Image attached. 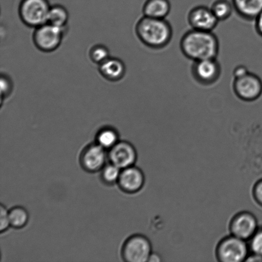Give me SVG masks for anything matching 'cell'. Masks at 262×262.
I'll list each match as a JSON object with an SVG mask.
<instances>
[{
    "mask_svg": "<svg viewBox=\"0 0 262 262\" xmlns=\"http://www.w3.org/2000/svg\"><path fill=\"white\" fill-rule=\"evenodd\" d=\"M121 169L112 163L104 166L102 169V179L106 184H114L119 181Z\"/></svg>",
    "mask_w": 262,
    "mask_h": 262,
    "instance_id": "21",
    "label": "cell"
},
{
    "mask_svg": "<svg viewBox=\"0 0 262 262\" xmlns=\"http://www.w3.org/2000/svg\"><path fill=\"white\" fill-rule=\"evenodd\" d=\"M110 161L114 165L123 169L132 166L136 159V152L134 146L127 141H120L110 148Z\"/></svg>",
    "mask_w": 262,
    "mask_h": 262,
    "instance_id": "11",
    "label": "cell"
},
{
    "mask_svg": "<svg viewBox=\"0 0 262 262\" xmlns=\"http://www.w3.org/2000/svg\"><path fill=\"white\" fill-rule=\"evenodd\" d=\"M69 16L68 11L65 7L61 5H55L51 7L47 23L65 29L68 23Z\"/></svg>",
    "mask_w": 262,
    "mask_h": 262,
    "instance_id": "17",
    "label": "cell"
},
{
    "mask_svg": "<svg viewBox=\"0 0 262 262\" xmlns=\"http://www.w3.org/2000/svg\"><path fill=\"white\" fill-rule=\"evenodd\" d=\"M233 90L236 96L243 101H255L262 94V81L258 76L248 73L241 78H235Z\"/></svg>",
    "mask_w": 262,
    "mask_h": 262,
    "instance_id": "6",
    "label": "cell"
},
{
    "mask_svg": "<svg viewBox=\"0 0 262 262\" xmlns=\"http://www.w3.org/2000/svg\"><path fill=\"white\" fill-rule=\"evenodd\" d=\"M65 29L46 23L36 28L33 33V42L38 50L43 52H52L60 46Z\"/></svg>",
    "mask_w": 262,
    "mask_h": 262,
    "instance_id": "4",
    "label": "cell"
},
{
    "mask_svg": "<svg viewBox=\"0 0 262 262\" xmlns=\"http://www.w3.org/2000/svg\"><path fill=\"white\" fill-rule=\"evenodd\" d=\"M136 32L144 45L154 49L165 47L173 35L171 26L165 19L145 15L137 23Z\"/></svg>",
    "mask_w": 262,
    "mask_h": 262,
    "instance_id": "2",
    "label": "cell"
},
{
    "mask_svg": "<svg viewBox=\"0 0 262 262\" xmlns=\"http://www.w3.org/2000/svg\"><path fill=\"white\" fill-rule=\"evenodd\" d=\"M251 248L255 255L262 256V230L258 231L253 236Z\"/></svg>",
    "mask_w": 262,
    "mask_h": 262,
    "instance_id": "23",
    "label": "cell"
},
{
    "mask_svg": "<svg viewBox=\"0 0 262 262\" xmlns=\"http://www.w3.org/2000/svg\"><path fill=\"white\" fill-rule=\"evenodd\" d=\"M233 8L241 16L256 19L262 12V0H232Z\"/></svg>",
    "mask_w": 262,
    "mask_h": 262,
    "instance_id": "15",
    "label": "cell"
},
{
    "mask_svg": "<svg viewBox=\"0 0 262 262\" xmlns=\"http://www.w3.org/2000/svg\"><path fill=\"white\" fill-rule=\"evenodd\" d=\"M159 260V257L158 256H156V255H151V254L150 258L148 259V261H158Z\"/></svg>",
    "mask_w": 262,
    "mask_h": 262,
    "instance_id": "29",
    "label": "cell"
},
{
    "mask_svg": "<svg viewBox=\"0 0 262 262\" xmlns=\"http://www.w3.org/2000/svg\"><path fill=\"white\" fill-rule=\"evenodd\" d=\"M210 9L220 21L227 19L232 15L233 6L228 0H217L213 4Z\"/></svg>",
    "mask_w": 262,
    "mask_h": 262,
    "instance_id": "19",
    "label": "cell"
},
{
    "mask_svg": "<svg viewBox=\"0 0 262 262\" xmlns=\"http://www.w3.org/2000/svg\"><path fill=\"white\" fill-rule=\"evenodd\" d=\"M50 9L48 0H23L19 12L25 25L37 28L47 23Z\"/></svg>",
    "mask_w": 262,
    "mask_h": 262,
    "instance_id": "3",
    "label": "cell"
},
{
    "mask_svg": "<svg viewBox=\"0 0 262 262\" xmlns=\"http://www.w3.org/2000/svg\"><path fill=\"white\" fill-rule=\"evenodd\" d=\"M218 254L225 262H240L245 260L248 248L245 241L237 237L226 238L220 244Z\"/></svg>",
    "mask_w": 262,
    "mask_h": 262,
    "instance_id": "7",
    "label": "cell"
},
{
    "mask_svg": "<svg viewBox=\"0 0 262 262\" xmlns=\"http://www.w3.org/2000/svg\"><path fill=\"white\" fill-rule=\"evenodd\" d=\"M10 225L15 228H21L27 224L28 213L25 208L15 207L9 211Z\"/></svg>",
    "mask_w": 262,
    "mask_h": 262,
    "instance_id": "20",
    "label": "cell"
},
{
    "mask_svg": "<svg viewBox=\"0 0 262 262\" xmlns=\"http://www.w3.org/2000/svg\"><path fill=\"white\" fill-rule=\"evenodd\" d=\"M188 21L192 29L212 32L219 20L210 8L198 6L190 11Z\"/></svg>",
    "mask_w": 262,
    "mask_h": 262,
    "instance_id": "9",
    "label": "cell"
},
{
    "mask_svg": "<svg viewBox=\"0 0 262 262\" xmlns=\"http://www.w3.org/2000/svg\"><path fill=\"white\" fill-rule=\"evenodd\" d=\"M170 10L169 0H147L144 5L143 12L146 17L165 19Z\"/></svg>",
    "mask_w": 262,
    "mask_h": 262,
    "instance_id": "16",
    "label": "cell"
},
{
    "mask_svg": "<svg viewBox=\"0 0 262 262\" xmlns=\"http://www.w3.org/2000/svg\"><path fill=\"white\" fill-rule=\"evenodd\" d=\"M120 188L128 193L140 191L144 184V176L140 169L130 166L122 169L119 181Z\"/></svg>",
    "mask_w": 262,
    "mask_h": 262,
    "instance_id": "12",
    "label": "cell"
},
{
    "mask_svg": "<svg viewBox=\"0 0 262 262\" xmlns=\"http://www.w3.org/2000/svg\"><path fill=\"white\" fill-rule=\"evenodd\" d=\"M10 225L9 211H8L4 205L0 206V231L4 232L9 228Z\"/></svg>",
    "mask_w": 262,
    "mask_h": 262,
    "instance_id": "25",
    "label": "cell"
},
{
    "mask_svg": "<svg viewBox=\"0 0 262 262\" xmlns=\"http://www.w3.org/2000/svg\"><path fill=\"white\" fill-rule=\"evenodd\" d=\"M192 73L195 79L200 83L204 84H212L220 78V65L215 58L194 61Z\"/></svg>",
    "mask_w": 262,
    "mask_h": 262,
    "instance_id": "8",
    "label": "cell"
},
{
    "mask_svg": "<svg viewBox=\"0 0 262 262\" xmlns=\"http://www.w3.org/2000/svg\"><path fill=\"white\" fill-rule=\"evenodd\" d=\"M89 56L91 60L98 65L110 58L108 49L103 45L94 46L90 51Z\"/></svg>",
    "mask_w": 262,
    "mask_h": 262,
    "instance_id": "22",
    "label": "cell"
},
{
    "mask_svg": "<svg viewBox=\"0 0 262 262\" xmlns=\"http://www.w3.org/2000/svg\"><path fill=\"white\" fill-rule=\"evenodd\" d=\"M256 227L257 223L255 217L248 213H243L233 220L232 230L235 237L245 240L253 237L256 233Z\"/></svg>",
    "mask_w": 262,
    "mask_h": 262,
    "instance_id": "13",
    "label": "cell"
},
{
    "mask_svg": "<svg viewBox=\"0 0 262 262\" xmlns=\"http://www.w3.org/2000/svg\"><path fill=\"white\" fill-rule=\"evenodd\" d=\"M1 97L2 99L7 98L11 94L13 84L11 79L6 75L2 74L1 76Z\"/></svg>",
    "mask_w": 262,
    "mask_h": 262,
    "instance_id": "24",
    "label": "cell"
},
{
    "mask_svg": "<svg viewBox=\"0 0 262 262\" xmlns=\"http://www.w3.org/2000/svg\"><path fill=\"white\" fill-rule=\"evenodd\" d=\"M122 253L125 261H147L151 255L150 243L143 236H132L124 243Z\"/></svg>",
    "mask_w": 262,
    "mask_h": 262,
    "instance_id": "5",
    "label": "cell"
},
{
    "mask_svg": "<svg viewBox=\"0 0 262 262\" xmlns=\"http://www.w3.org/2000/svg\"><path fill=\"white\" fill-rule=\"evenodd\" d=\"M106 149L99 144H92L86 146L81 153L80 162L84 170L96 172L101 170L106 163Z\"/></svg>",
    "mask_w": 262,
    "mask_h": 262,
    "instance_id": "10",
    "label": "cell"
},
{
    "mask_svg": "<svg viewBox=\"0 0 262 262\" xmlns=\"http://www.w3.org/2000/svg\"><path fill=\"white\" fill-rule=\"evenodd\" d=\"M181 48L186 57L196 61L216 58L219 42L212 32L192 29L185 33Z\"/></svg>",
    "mask_w": 262,
    "mask_h": 262,
    "instance_id": "1",
    "label": "cell"
},
{
    "mask_svg": "<svg viewBox=\"0 0 262 262\" xmlns=\"http://www.w3.org/2000/svg\"><path fill=\"white\" fill-rule=\"evenodd\" d=\"M248 73H250V72H249L247 68H246L245 66H240L235 68L233 74L234 78H238L246 75Z\"/></svg>",
    "mask_w": 262,
    "mask_h": 262,
    "instance_id": "26",
    "label": "cell"
},
{
    "mask_svg": "<svg viewBox=\"0 0 262 262\" xmlns=\"http://www.w3.org/2000/svg\"><path fill=\"white\" fill-rule=\"evenodd\" d=\"M125 64L120 59L109 58L99 65L100 74L105 79L111 81H117L121 79L125 74Z\"/></svg>",
    "mask_w": 262,
    "mask_h": 262,
    "instance_id": "14",
    "label": "cell"
},
{
    "mask_svg": "<svg viewBox=\"0 0 262 262\" xmlns=\"http://www.w3.org/2000/svg\"><path fill=\"white\" fill-rule=\"evenodd\" d=\"M119 140L117 131L112 128H104L97 136V142L105 149L112 148Z\"/></svg>",
    "mask_w": 262,
    "mask_h": 262,
    "instance_id": "18",
    "label": "cell"
},
{
    "mask_svg": "<svg viewBox=\"0 0 262 262\" xmlns=\"http://www.w3.org/2000/svg\"><path fill=\"white\" fill-rule=\"evenodd\" d=\"M256 200L262 205V181L259 182L255 187Z\"/></svg>",
    "mask_w": 262,
    "mask_h": 262,
    "instance_id": "27",
    "label": "cell"
},
{
    "mask_svg": "<svg viewBox=\"0 0 262 262\" xmlns=\"http://www.w3.org/2000/svg\"><path fill=\"white\" fill-rule=\"evenodd\" d=\"M256 29L258 33L262 37V12L261 14L256 17Z\"/></svg>",
    "mask_w": 262,
    "mask_h": 262,
    "instance_id": "28",
    "label": "cell"
}]
</instances>
